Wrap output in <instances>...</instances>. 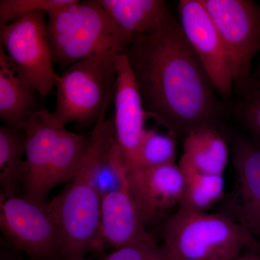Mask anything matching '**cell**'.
I'll return each mask as SVG.
<instances>
[{
	"label": "cell",
	"instance_id": "obj_24",
	"mask_svg": "<svg viewBox=\"0 0 260 260\" xmlns=\"http://www.w3.org/2000/svg\"><path fill=\"white\" fill-rule=\"evenodd\" d=\"M102 260H176L167 246L160 245L151 234L102 256Z\"/></svg>",
	"mask_w": 260,
	"mask_h": 260
},
{
	"label": "cell",
	"instance_id": "obj_9",
	"mask_svg": "<svg viewBox=\"0 0 260 260\" xmlns=\"http://www.w3.org/2000/svg\"><path fill=\"white\" fill-rule=\"evenodd\" d=\"M235 181L225 195L218 213L226 215L260 237V145L237 138L232 148Z\"/></svg>",
	"mask_w": 260,
	"mask_h": 260
},
{
	"label": "cell",
	"instance_id": "obj_10",
	"mask_svg": "<svg viewBox=\"0 0 260 260\" xmlns=\"http://www.w3.org/2000/svg\"><path fill=\"white\" fill-rule=\"evenodd\" d=\"M180 25L204 66L217 93L229 97L234 86L232 70L220 34L201 0H181Z\"/></svg>",
	"mask_w": 260,
	"mask_h": 260
},
{
	"label": "cell",
	"instance_id": "obj_23",
	"mask_svg": "<svg viewBox=\"0 0 260 260\" xmlns=\"http://www.w3.org/2000/svg\"><path fill=\"white\" fill-rule=\"evenodd\" d=\"M75 0H1L0 25L13 23L25 15L42 11L48 16L73 4Z\"/></svg>",
	"mask_w": 260,
	"mask_h": 260
},
{
	"label": "cell",
	"instance_id": "obj_18",
	"mask_svg": "<svg viewBox=\"0 0 260 260\" xmlns=\"http://www.w3.org/2000/svg\"><path fill=\"white\" fill-rule=\"evenodd\" d=\"M179 165L184 179V189L179 208L208 212L223 201L225 195L223 175L200 172L183 158Z\"/></svg>",
	"mask_w": 260,
	"mask_h": 260
},
{
	"label": "cell",
	"instance_id": "obj_1",
	"mask_svg": "<svg viewBox=\"0 0 260 260\" xmlns=\"http://www.w3.org/2000/svg\"><path fill=\"white\" fill-rule=\"evenodd\" d=\"M145 112L177 137L218 127L222 106L209 75L171 15L150 34L132 37L125 52Z\"/></svg>",
	"mask_w": 260,
	"mask_h": 260
},
{
	"label": "cell",
	"instance_id": "obj_20",
	"mask_svg": "<svg viewBox=\"0 0 260 260\" xmlns=\"http://www.w3.org/2000/svg\"><path fill=\"white\" fill-rule=\"evenodd\" d=\"M88 143L89 136L63 129L48 174V194L56 186L74 179L83 164Z\"/></svg>",
	"mask_w": 260,
	"mask_h": 260
},
{
	"label": "cell",
	"instance_id": "obj_21",
	"mask_svg": "<svg viewBox=\"0 0 260 260\" xmlns=\"http://www.w3.org/2000/svg\"><path fill=\"white\" fill-rule=\"evenodd\" d=\"M95 184L101 198L129 184L127 167L115 138L101 155L95 172Z\"/></svg>",
	"mask_w": 260,
	"mask_h": 260
},
{
	"label": "cell",
	"instance_id": "obj_17",
	"mask_svg": "<svg viewBox=\"0 0 260 260\" xmlns=\"http://www.w3.org/2000/svg\"><path fill=\"white\" fill-rule=\"evenodd\" d=\"M181 158L200 172L223 175L229 160V147L218 127L208 126L186 135Z\"/></svg>",
	"mask_w": 260,
	"mask_h": 260
},
{
	"label": "cell",
	"instance_id": "obj_19",
	"mask_svg": "<svg viewBox=\"0 0 260 260\" xmlns=\"http://www.w3.org/2000/svg\"><path fill=\"white\" fill-rule=\"evenodd\" d=\"M25 133L3 124L0 127L1 194L18 195L25 174Z\"/></svg>",
	"mask_w": 260,
	"mask_h": 260
},
{
	"label": "cell",
	"instance_id": "obj_25",
	"mask_svg": "<svg viewBox=\"0 0 260 260\" xmlns=\"http://www.w3.org/2000/svg\"><path fill=\"white\" fill-rule=\"evenodd\" d=\"M236 112L260 145V79L252 76L247 89L239 95Z\"/></svg>",
	"mask_w": 260,
	"mask_h": 260
},
{
	"label": "cell",
	"instance_id": "obj_5",
	"mask_svg": "<svg viewBox=\"0 0 260 260\" xmlns=\"http://www.w3.org/2000/svg\"><path fill=\"white\" fill-rule=\"evenodd\" d=\"M115 56H99L77 61L59 77L52 114L60 124H95L106 103L114 95Z\"/></svg>",
	"mask_w": 260,
	"mask_h": 260
},
{
	"label": "cell",
	"instance_id": "obj_15",
	"mask_svg": "<svg viewBox=\"0 0 260 260\" xmlns=\"http://www.w3.org/2000/svg\"><path fill=\"white\" fill-rule=\"evenodd\" d=\"M39 99L0 47V119L5 125L25 130L30 118L43 109Z\"/></svg>",
	"mask_w": 260,
	"mask_h": 260
},
{
	"label": "cell",
	"instance_id": "obj_2",
	"mask_svg": "<svg viewBox=\"0 0 260 260\" xmlns=\"http://www.w3.org/2000/svg\"><path fill=\"white\" fill-rule=\"evenodd\" d=\"M112 100L109 99L106 103L89 136L79 172L67 189L47 203L60 228L62 260L83 259L90 251L100 250L101 197L95 184V172L101 155L114 138L113 119H106Z\"/></svg>",
	"mask_w": 260,
	"mask_h": 260
},
{
	"label": "cell",
	"instance_id": "obj_27",
	"mask_svg": "<svg viewBox=\"0 0 260 260\" xmlns=\"http://www.w3.org/2000/svg\"><path fill=\"white\" fill-rule=\"evenodd\" d=\"M0 260H20L18 258L15 257L13 254H10V253L6 252V251H3L1 253V258Z\"/></svg>",
	"mask_w": 260,
	"mask_h": 260
},
{
	"label": "cell",
	"instance_id": "obj_29",
	"mask_svg": "<svg viewBox=\"0 0 260 260\" xmlns=\"http://www.w3.org/2000/svg\"><path fill=\"white\" fill-rule=\"evenodd\" d=\"M78 260H91V259H88V258L85 257V258H83V259H78Z\"/></svg>",
	"mask_w": 260,
	"mask_h": 260
},
{
	"label": "cell",
	"instance_id": "obj_8",
	"mask_svg": "<svg viewBox=\"0 0 260 260\" xmlns=\"http://www.w3.org/2000/svg\"><path fill=\"white\" fill-rule=\"evenodd\" d=\"M47 13L39 11L0 25L1 47L18 74L44 101L59 79L54 69Z\"/></svg>",
	"mask_w": 260,
	"mask_h": 260
},
{
	"label": "cell",
	"instance_id": "obj_7",
	"mask_svg": "<svg viewBox=\"0 0 260 260\" xmlns=\"http://www.w3.org/2000/svg\"><path fill=\"white\" fill-rule=\"evenodd\" d=\"M0 229L8 244L30 260H62L60 228L47 203L0 195Z\"/></svg>",
	"mask_w": 260,
	"mask_h": 260
},
{
	"label": "cell",
	"instance_id": "obj_14",
	"mask_svg": "<svg viewBox=\"0 0 260 260\" xmlns=\"http://www.w3.org/2000/svg\"><path fill=\"white\" fill-rule=\"evenodd\" d=\"M129 185L101 198L99 247L119 249L150 235Z\"/></svg>",
	"mask_w": 260,
	"mask_h": 260
},
{
	"label": "cell",
	"instance_id": "obj_13",
	"mask_svg": "<svg viewBox=\"0 0 260 260\" xmlns=\"http://www.w3.org/2000/svg\"><path fill=\"white\" fill-rule=\"evenodd\" d=\"M130 190L145 222L180 203L184 179L179 165L141 167L128 175Z\"/></svg>",
	"mask_w": 260,
	"mask_h": 260
},
{
	"label": "cell",
	"instance_id": "obj_3",
	"mask_svg": "<svg viewBox=\"0 0 260 260\" xmlns=\"http://www.w3.org/2000/svg\"><path fill=\"white\" fill-rule=\"evenodd\" d=\"M47 32L53 61L61 68L88 58L124 54L132 42V36L97 0H75L49 15Z\"/></svg>",
	"mask_w": 260,
	"mask_h": 260
},
{
	"label": "cell",
	"instance_id": "obj_26",
	"mask_svg": "<svg viewBox=\"0 0 260 260\" xmlns=\"http://www.w3.org/2000/svg\"><path fill=\"white\" fill-rule=\"evenodd\" d=\"M231 260H260V252L254 250L246 251L237 257Z\"/></svg>",
	"mask_w": 260,
	"mask_h": 260
},
{
	"label": "cell",
	"instance_id": "obj_16",
	"mask_svg": "<svg viewBox=\"0 0 260 260\" xmlns=\"http://www.w3.org/2000/svg\"><path fill=\"white\" fill-rule=\"evenodd\" d=\"M103 9L132 36L158 30L172 13L162 0H97Z\"/></svg>",
	"mask_w": 260,
	"mask_h": 260
},
{
	"label": "cell",
	"instance_id": "obj_6",
	"mask_svg": "<svg viewBox=\"0 0 260 260\" xmlns=\"http://www.w3.org/2000/svg\"><path fill=\"white\" fill-rule=\"evenodd\" d=\"M226 51L238 95L249 87L251 64L260 49V6L250 0H201Z\"/></svg>",
	"mask_w": 260,
	"mask_h": 260
},
{
	"label": "cell",
	"instance_id": "obj_28",
	"mask_svg": "<svg viewBox=\"0 0 260 260\" xmlns=\"http://www.w3.org/2000/svg\"><path fill=\"white\" fill-rule=\"evenodd\" d=\"M252 76L254 78H257V79H260V60L259 63H258L257 66H256L255 73Z\"/></svg>",
	"mask_w": 260,
	"mask_h": 260
},
{
	"label": "cell",
	"instance_id": "obj_4",
	"mask_svg": "<svg viewBox=\"0 0 260 260\" xmlns=\"http://www.w3.org/2000/svg\"><path fill=\"white\" fill-rule=\"evenodd\" d=\"M164 244L176 260H231L260 242L235 220L218 213L179 208L162 228Z\"/></svg>",
	"mask_w": 260,
	"mask_h": 260
},
{
	"label": "cell",
	"instance_id": "obj_12",
	"mask_svg": "<svg viewBox=\"0 0 260 260\" xmlns=\"http://www.w3.org/2000/svg\"><path fill=\"white\" fill-rule=\"evenodd\" d=\"M65 126L52 113L43 109L30 118L25 133V174L22 189L23 198L46 204L48 174L61 132Z\"/></svg>",
	"mask_w": 260,
	"mask_h": 260
},
{
	"label": "cell",
	"instance_id": "obj_22",
	"mask_svg": "<svg viewBox=\"0 0 260 260\" xmlns=\"http://www.w3.org/2000/svg\"><path fill=\"white\" fill-rule=\"evenodd\" d=\"M175 136L154 128L145 129L138 151V169L175 164Z\"/></svg>",
	"mask_w": 260,
	"mask_h": 260
},
{
	"label": "cell",
	"instance_id": "obj_11",
	"mask_svg": "<svg viewBox=\"0 0 260 260\" xmlns=\"http://www.w3.org/2000/svg\"><path fill=\"white\" fill-rule=\"evenodd\" d=\"M114 62V138L125 160L129 175L138 169V151L146 129L145 119L148 116L125 53L116 56Z\"/></svg>",
	"mask_w": 260,
	"mask_h": 260
}]
</instances>
